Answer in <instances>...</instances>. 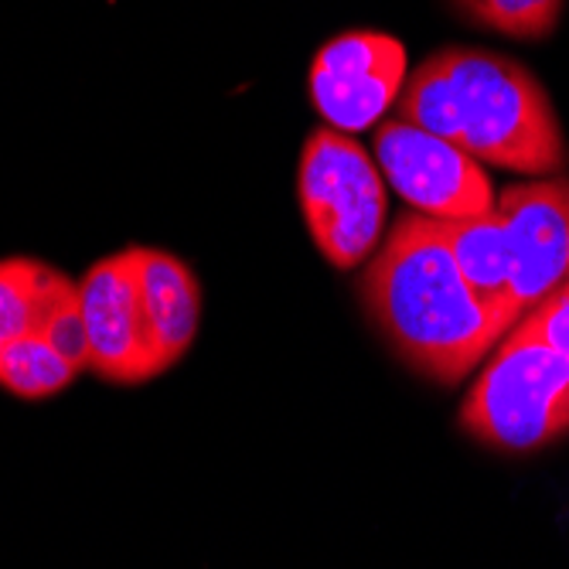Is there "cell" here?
Masks as SVG:
<instances>
[{"label": "cell", "instance_id": "ba28073f", "mask_svg": "<svg viewBox=\"0 0 569 569\" xmlns=\"http://www.w3.org/2000/svg\"><path fill=\"white\" fill-rule=\"evenodd\" d=\"M79 310L89 341V372L117 386H137L158 376L143 325L137 246L102 256L86 270L79 280Z\"/></svg>", "mask_w": 569, "mask_h": 569}, {"label": "cell", "instance_id": "7a4b0ae2", "mask_svg": "<svg viewBox=\"0 0 569 569\" xmlns=\"http://www.w3.org/2000/svg\"><path fill=\"white\" fill-rule=\"evenodd\" d=\"M396 117L515 174L546 178L566 164V140L542 82L495 51H437L406 79Z\"/></svg>", "mask_w": 569, "mask_h": 569}, {"label": "cell", "instance_id": "8992f818", "mask_svg": "<svg viewBox=\"0 0 569 569\" xmlns=\"http://www.w3.org/2000/svg\"><path fill=\"white\" fill-rule=\"evenodd\" d=\"M406 86V48L392 34L348 31L331 38L310 66V102L341 133L369 130Z\"/></svg>", "mask_w": 569, "mask_h": 569}, {"label": "cell", "instance_id": "9c48e42d", "mask_svg": "<svg viewBox=\"0 0 569 569\" xmlns=\"http://www.w3.org/2000/svg\"><path fill=\"white\" fill-rule=\"evenodd\" d=\"M140 300L153 372H168L188 355L201 325V287L174 252L137 246Z\"/></svg>", "mask_w": 569, "mask_h": 569}, {"label": "cell", "instance_id": "3957f363", "mask_svg": "<svg viewBox=\"0 0 569 569\" xmlns=\"http://www.w3.org/2000/svg\"><path fill=\"white\" fill-rule=\"evenodd\" d=\"M460 427L501 453H532L569 433V358L522 321L495 351L460 406Z\"/></svg>", "mask_w": 569, "mask_h": 569}, {"label": "cell", "instance_id": "30bf717a", "mask_svg": "<svg viewBox=\"0 0 569 569\" xmlns=\"http://www.w3.org/2000/svg\"><path fill=\"white\" fill-rule=\"evenodd\" d=\"M79 283L31 256L0 260V348L41 335L59 310L76 300Z\"/></svg>", "mask_w": 569, "mask_h": 569}, {"label": "cell", "instance_id": "5b68a950", "mask_svg": "<svg viewBox=\"0 0 569 569\" xmlns=\"http://www.w3.org/2000/svg\"><path fill=\"white\" fill-rule=\"evenodd\" d=\"M372 150L382 178L427 219L460 222L498 209L491 178L471 153L420 130L417 123L399 117L379 123Z\"/></svg>", "mask_w": 569, "mask_h": 569}, {"label": "cell", "instance_id": "7c38bea8", "mask_svg": "<svg viewBox=\"0 0 569 569\" xmlns=\"http://www.w3.org/2000/svg\"><path fill=\"white\" fill-rule=\"evenodd\" d=\"M82 369L48 345L41 335L18 338L0 348V389L14 392L18 399H48L59 396L76 382Z\"/></svg>", "mask_w": 569, "mask_h": 569}, {"label": "cell", "instance_id": "5bb4252c", "mask_svg": "<svg viewBox=\"0 0 569 569\" xmlns=\"http://www.w3.org/2000/svg\"><path fill=\"white\" fill-rule=\"evenodd\" d=\"M522 325L569 358V280H562L552 293H546L522 318Z\"/></svg>", "mask_w": 569, "mask_h": 569}, {"label": "cell", "instance_id": "277c9868", "mask_svg": "<svg viewBox=\"0 0 569 569\" xmlns=\"http://www.w3.org/2000/svg\"><path fill=\"white\" fill-rule=\"evenodd\" d=\"M297 194L307 232L335 270H355L372 260L386 236V178L351 133L318 127L307 137Z\"/></svg>", "mask_w": 569, "mask_h": 569}, {"label": "cell", "instance_id": "6da1fadb", "mask_svg": "<svg viewBox=\"0 0 569 569\" xmlns=\"http://www.w3.org/2000/svg\"><path fill=\"white\" fill-rule=\"evenodd\" d=\"M361 303L399 361L440 386L471 376L511 331L457 270L443 222L420 212L402 216L372 252Z\"/></svg>", "mask_w": 569, "mask_h": 569}, {"label": "cell", "instance_id": "52a82bcc", "mask_svg": "<svg viewBox=\"0 0 569 569\" xmlns=\"http://www.w3.org/2000/svg\"><path fill=\"white\" fill-rule=\"evenodd\" d=\"M498 216L511 246L508 310L519 325L529 310L569 280V178H539L501 191Z\"/></svg>", "mask_w": 569, "mask_h": 569}, {"label": "cell", "instance_id": "8fae6325", "mask_svg": "<svg viewBox=\"0 0 569 569\" xmlns=\"http://www.w3.org/2000/svg\"><path fill=\"white\" fill-rule=\"evenodd\" d=\"M443 236L450 242L453 263L471 283V290L495 310V315L515 328V318L508 310V283H511V246L505 219L495 212L478 219L443 222Z\"/></svg>", "mask_w": 569, "mask_h": 569}, {"label": "cell", "instance_id": "4fadbf2b", "mask_svg": "<svg viewBox=\"0 0 569 569\" xmlns=\"http://www.w3.org/2000/svg\"><path fill=\"white\" fill-rule=\"evenodd\" d=\"M450 4L471 24L519 41L549 38L562 18V0H450Z\"/></svg>", "mask_w": 569, "mask_h": 569}]
</instances>
